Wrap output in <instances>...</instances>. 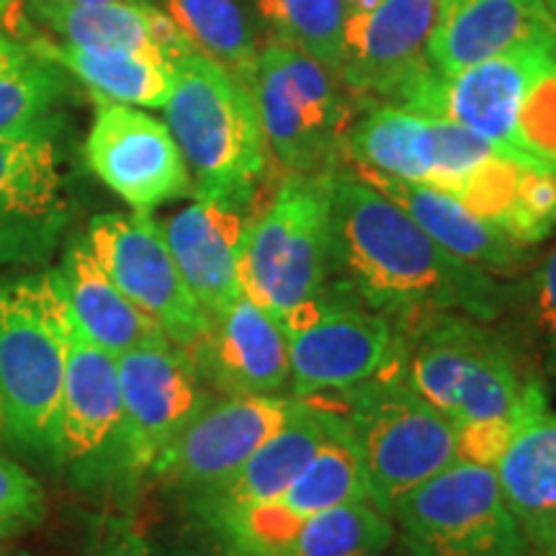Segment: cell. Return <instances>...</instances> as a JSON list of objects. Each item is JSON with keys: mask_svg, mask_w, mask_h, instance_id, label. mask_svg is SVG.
Instances as JSON below:
<instances>
[{"mask_svg": "<svg viewBox=\"0 0 556 556\" xmlns=\"http://www.w3.org/2000/svg\"><path fill=\"white\" fill-rule=\"evenodd\" d=\"M330 281L394 330L435 315L497 323L510 283L451 255L400 204L351 170L330 176Z\"/></svg>", "mask_w": 556, "mask_h": 556, "instance_id": "1", "label": "cell"}, {"mask_svg": "<svg viewBox=\"0 0 556 556\" xmlns=\"http://www.w3.org/2000/svg\"><path fill=\"white\" fill-rule=\"evenodd\" d=\"M387 374L458 430L462 458L495 467L526 417L548 407L546 387L510 340L467 315H435L394 330Z\"/></svg>", "mask_w": 556, "mask_h": 556, "instance_id": "2", "label": "cell"}, {"mask_svg": "<svg viewBox=\"0 0 556 556\" xmlns=\"http://www.w3.org/2000/svg\"><path fill=\"white\" fill-rule=\"evenodd\" d=\"M165 124L191 173L193 197L245 212L268 173L253 90L201 52L180 58Z\"/></svg>", "mask_w": 556, "mask_h": 556, "instance_id": "3", "label": "cell"}, {"mask_svg": "<svg viewBox=\"0 0 556 556\" xmlns=\"http://www.w3.org/2000/svg\"><path fill=\"white\" fill-rule=\"evenodd\" d=\"M67 304L54 274L0 281V428L58 454Z\"/></svg>", "mask_w": 556, "mask_h": 556, "instance_id": "4", "label": "cell"}, {"mask_svg": "<svg viewBox=\"0 0 556 556\" xmlns=\"http://www.w3.org/2000/svg\"><path fill=\"white\" fill-rule=\"evenodd\" d=\"M336 413L364 464L368 503L387 516L409 490L462 458L454 422L387 371L340 392Z\"/></svg>", "mask_w": 556, "mask_h": 556, "instance_id": "5", "label": "cell"}, {"mask_svg": "<svg viewBox=\"0 0 556 556\" xmlns=\"http://www.w3.org/2000/svg\"><path fill=\"white\" fill-rule=\"evenodd\" d=\"M330 176L283 173L274 197L248 219L242 291L281 323L330 283Z\"/></svg>", "mask_w": 556, "mask_h": 556, "instance_id": "6", "label": "cell"}, {"mask_svg": "<svg viewBox=\"0 0 556 556\" xmlns=\"http://www.w3.org/2000/svg\"><path fill=\"white\" fill-rule=\"evenodd\" d=\"M268 152L287 173L323 176L345 163V139L361 114L338 70L287 45L258 54L253 83Z\"/></svg>", "mask_w": 556, "mask_h": 556, "instance_id": "7", "label": "cell"}, {"mask_svg": "<svg viewBox=\"0 0 556 556\" xmlns=\"http://www.w3.org/2000/svg\"><path fill=\"white\" fill-rule=\"evenodd\" d=\"M389 518L413 556H528L495 467L458 458L397 500Z\"/></svg>", "mask_w": 556, "mask_h": 556, "instance_id": "8", "label": "cell"}, {"mask_svg": "<svg viewBox=\"0 0 556 556\" xmlns=\"http://www.w3.org/2000/svg\"><path fill=\"white\" fill-rule=\"evenodd\" d=\"M291 397L345 392L384 371L394 353V325L338 283L283 319Z\"/></svg>", "mask_w": 556, "mask_h": 556, "instance_id": "9", "label": "cell"}, {"mask_svg": "<svg viewBox=\"0 0 556 556\" xmlns=\"http://www.w3.org/2000/svg\"><path fill=\"white\" fill-rule=\"evenodd\" d=\"M86 240L122 294L137 304L170 343L189 351L206 332L208 319L173 258L163 225L150 212L99 214Z\"/></svg>", "mask_w": 556, "mask_h": 556, "instance_id": "10", "label": "cell"}, {"mask_svg": "<svg viewBox=\"0 0 556 556\" xmlns=\"http://www.w3.org/2000/svg\"><path fill=\"white\" fill-rule=\"evenodd\" d=\"M497 152L495 144L462 124L397 106L364 109L345 139L351 168L415 180L446 193H454L471 170Z\"/></svg>", "mask_w": 556, "mask_h": 556, "instance_id": "11", "label": "cell"}, {"mask_svg": "<svg viewBox=\"0 0 556 556\" xmlns=\"http://www.w3.org/2000/svg\"><path fill=\"white\" fill-rule=\"evenodd\" d=\"M448 0H353L338 75L368 106H400L430 67L428 47Z\"/></svg>", "mask_w": 556, "mask_h": 556, "instance_id": "12", "label": "cell"}, {"mask_svg": "<svg viewBox=\"0 0 556 556\" xmlns=\"http://www.w3.org/2000/svg\"><path fill=\"white\" fill-rule=\"evenodd\" d=\"M122 387L119 454L129 471H152L180 430L212 402L184 348L157 340L116 356Z\"/></svg>", "mask_w": 556, "mask_h": 556, "instance_id": "13", "label": "cell"}, {"mask_svg": "<svg viewBox=\"0 0 556 556\" xmlns=\"http://www.w3.org/2000/svg\"><path fill=\"white\" fill-rule=\"evenodd\" d=\"M86 160L96 178L135 212L193 197L191 173L168 124L135 106L96 101Z\"/></svg>", "mask_w": 556, "mask_h": 556, "instance_id": "14", "label": "cell"}, {"mask_svg": "<svg viewBox=\"0 0 556 556\" xmlns=\"http://www.w3.org/2000/svg\"><path fill=\"white\" fill-rule=\"evenodd\" d=\"M299 397H214L160 454L152 475L186 500L238 471L294 413Z\"/></svg>", "mask_w": 556, "mask_h": 556, "instance_id": "15", "label": "cell"}, {"mask_svg": "<svg viewBox=\"0 0 556 556\" xmlns=\"http://www.w3.org/2000/svg\"><path fill=\"white\" fill-rule=\"evenodd\" d=\"M67 214L52 129L0 137V261H45L58 248Z\"/></svg>", "mask_w": 556, "mask_h": 556, "instance_id": "16", "label": "cell"}, {"mask_svg": "<svg viewBox=\"0 0 556 556\" xmlns=\"http://www.w3.org/2000/svg\"><path fill=\"white\" fill-rule=\"evenodd\" d=\"M186 353L219 397H291L287 330L245 291Z\"/></svg>", "mask_w": 556, "mask_h": 556, "instance_id": "17", "label": "cell"}, {"mask_svg": "<svg viewBox=\"0 0 556 556\" xmlns=\"http://www.w3.org/2000/svg\"><path fill=\"white\" fill-rule=\"evenodd\" d=\"M556 62V41H533L477 65L441 75L430 116L451 119L495 144L505 155L516 152V122L531 83Z\"/></svg>", "mask_w": 556, "mask_h": 556, "instance_id": "18", "label": "cell"}, {"mask_svg": "<svg viewBox=\"0 0 556 556\" xmlns=\"http://www.w3.org/2000/svg\"><path fill=\"white\" fill-rule=\"evenodd\" d=\"M330 407L299 400L289 420L268 438L225 482L189 497L191 513L204 528L253 505L270 503L289 490L328 438Z\"/></svg>", "mask_w": 556, "mask_h": 556, "instance_id": "19", "label": "cell"}, {"mask_svg": "<svg viewBox=\"0 0 556 556\" xmlns=\"http://www.w3.org/2000/svg\"><path fill=\"white\" fill-rule=\"evenodd\" d=\"M67 304V302H65ZM119 361L96 345L67 309V368L62 384L58 456L88 464L119 446Z\"/></svg>", "mask_w": 556, "mask_h": 556, "instance_id": "20", "label": "cell"}, {"mask_svg": "<svg viewBox=\"0 0 556 556\" xmlns=\"http://www.w3.org/2000/svg\"><path fill=\"white\" fill-rule=\"evenodd\" d=\"M26 11L62 39L86 50H124L176 65L193 52L189 39L155 5L142 0H26Z\"/></svg>", "mask_w": 556, "mask_h": 556, "instance_id": "21", "label": "cell"}, {"mask_svg": "<svg viewBox=\"0 0 556 556\" xmlns=\"http://www.w3.org/2000/svg\"><path fill=\"white\" fill-rule=\"evenodd\" d=\"M351 173H356L361 180L400 204L438 245L471 266L490 270L495 276H513L533 261V248L518 242L503 227L477 217L446 191L368 168H353Z\"/></svg>", "mask_w": 556, "mask_h": 556, "instance_id": "22", "label": "cell"}, {"mask_svg": "<svg viewBox=\"0 0 556 556\" xmlns=\"http://www.w3.org/2000/svg\"><path fill=\"white\" fill-rule=\"evenodd\" d=\"M248 219L240 208L197 199L163 225L180 276L206 319L217 317L242 294L240 255Z\"/></svg>", "mask_w": 556, "mask_h": 556, "instance_id": "23", "label": "cell"}, {"mask_svg": "<svg viewBox=\"0 0 556 556\" xmlns=\"http://www.w3.org/2000/svg\"><path fill=\"white\" fill-rule=\"evenodd\" d=\"M533 41H556L544 0H448L428 60L441 75H454Z\"/></svg>", "mask_w": 556, "mask_h": 556, "instance_id": "24", "label": "cell"}, {"mask_svg": "<svg viewBox=\"0 0 556 556\" xmlns=\"http://www.w3.org/2000/svg\"><path fill=\"white\" fill-rule=\"evenodd\" d=\"M52 274L78 328L114 356H122L131 348L168 340L155 319L131 304L111 281L86 238L70 242L65 261Z\"/></svg>", "mask_w": 556, "mask_h": 556, "instance_id": "25", "label": "cell"}, {"mask_svg": "<svg viewBox=\"0 0 556 556\" xmlns=\"http://www.w3.org/2000/svg\"><path fill=\"white\" fill-rule=\"evenodd\" d=\"M495 475L528 544L544 548L556 536V413L544 407L513 430Z\"/></svg>", "mask_w": 556, "mask_h": 556, "instance_id": "26", "label": "cell"}, {"mask_svg": "<svg viewBox=\"0 0 556 556\" xmlns=\"http://www.w3.org/2000/svg\"><path fill=\"white\" fill-rule=\"evenodd\" d=\"M54 65L78 78L96 101L139 109H163L173 93L170 62L124 50H86V47H37Z\"/></svg>", "mask_w": 556, "mask_h": 556, "instance_id": "27", "label": "cell"}, {"mask_svg": "<svg viewBox=\"0 0 556 556\" xmlns=\"http://www.w3.org/2000/svg\"><path fill=\"white\" fill-rule=\"evenodd\" d=\"M160 5L193 50L245 86L253 83L261 52L238 0H160Z\"/></svg>", "mask_w": 556, "mask_h": 556, "instance_id": "28", "label": "cell"}, {"mask_svg": "<svg viewBox=\"0 0 556 556\" xmlns=\"http://www.w3.org/2000/svg\"><path fill=\"white\" fill-rule=\"evenodd\" d=\"M283 505L299 520H307L330 507L368 500V482L364 464L351 435L340 420V415L330 407V430L323 446L312 456V462L302 469L281 497Z\"/></svg>", "mask_w": 556, "mask_h": 556, "instance_id": "29", "label": "cell"}, {"mask_svg": "<svg viewBox=\"0 0 556 556\" xmlns=\"http://www.w3.org/2000/svg\"><path fill=\"white\" fill-rule=\"evenodd\" d=\"M397 526L368 500L309 516L278 556H387Z\"/></svg>", "mask_w": 556, "mask_h": 556, "instance_id": "30", "label": "cell"}, {"mask_svg": "<svg viewBox=\"0 0 556 556\" xmlns=\"http://www.w3.org/2000/svg\"><path fill=\"white\" fill-rule=\"evenodd\" d=\"M258 11L274 34V45L294 47L340 67L353 0H258Z\"/></svg>", "mask_w": 556, "mask_h": 556, "instance_id": "31", "label": "cell"}, {"mask_svg": "<svg viewBox=\"0 0 556 556\" xmlns=\"http://www.w3.org/2000/svg\"><path fill=\"white\" fill-rule=\"evenodd\" d=\"M65 96L58 65L39 52L0 70V137L52 129V116Z\"/></svg>", "mask_w": 556, "mask_h": 556, "instance_id": "32", "label": "cell"}, {"mask_svg": "<svg viewBox=\"0 0 556 556\" xmlns=\"http://www.w3.org/2000/svg\"><path fill=\"white\" fill-rule=\"evenodd\" d=\"M507 312H516L526 340L536 348L546 371L556 379V245L523 281L510 283Z\"/></svg>", "mask_w": 556, "mask_h": 556, "instance_id": "33", "label": "cell"}, {"mask_svg": "<svg viewBox=\"0 0 556 556\" xmlns=\"http://www.w3.org/2000/svg\"><path fill=\"white\" fill-rule=\"evenodd\" d=\"M526 163H533V160H518L505 155V152H497V155L484 160L479 168L471 170L451 197L462 201L477 217L492 222V225L503 227L507 232V219H510L513 204H516L520 170H523Z\"/></svg>", "mask_w": 556, "mask_h": 556, "instance_id": "34", "label": "cell"}, {"mask_svg": "<svg viewBox=\"0 0 556 556\" xmlns=\"http://www.w3.org/2000/svg\"><path fill=\"white\" fill-rule=\"evenodd\" d=\"M507 232L528 248L556 232V168L544 163H526L520 170L516 204H513Z\"/></svg>", "mask_w": 556, "mask_h": 556, "instance_id": "35", "label": "cell"}, {"mask_svg": "<svg viewBox=\"0 0 556 556\" xmlns=\"http://www.w3.org/2000/svg\"><path fill=\"white\" fill-rule=\"evenodd\" d=\"M516 152L556 168V62L528 88L518 109Z\"/></svg>", "mask_w": 556, "mask_h": 556, "instance_id": "36", "label": "cell"}, {"mask_svg": "<svg viewBox=\"0 0 556 556\" xmlns=\"http://www.w3.org/2000/svg\"><path fill=\"white\" fill-rule=\"evenodd\" d=\"M45 490L24 467L0 456V539L29 533L45 520Z\"/></svg>", "mask_w": 556, "mask_h": 556, "instance_id": "37", "label": "cell"}, {"mask_svg": "<svg viewBox=\"0 0 556 556\" xmlns=\"http://www.w3.org/2000/svg\"><path fill=\"white\" fill-rule=\"evenodd\" d=\"M93 556H157L155 546L131 526H114L103 536Z\"/></svg>", "mask_w": 556, "mask_h": 556, "instance_id": "38", "label": "cell"}, {"mask_svg": "<svg viewBox=\"0 0 556 556\" xmlns=\"http://www.w3.org/2000/svg\"><path fill=\"white\" fill-rule=\"evenodd\" d=\"M157 556H238L208 536V544H176L170 548H155Z\"/></svg>", "mask_w": 556, "mask_h": 556, "instance_id": "39", "label": "cell"}, {"mask_svg": "<svg viewBox=\"0 0 556 556\" xmlns=\"http://www.w3.org/2000/svg\"><path fill=\"white\" fill-rule=\"evenodd\" d=\"M5 3H9V0H0V70L9 67L11 62H16L18 58H24V54L29 52L24 45H18L16 39H11L9 34H5V29H3V9H5Z\"/></svg>", "mask_w": 556, "mask_h": 556, "instance_id": "40", "label": "cell"}, {"mask_svg": "<svg viewBox=\"0 0 556 556\" xmlns=\"http://www.w3.org/2000/svg\"><path fill=\"white\" fill-rule=\"evenodd\" d=\"M536 554H539V556H556V536H554L552 541H548V544H546L544 548H539Z\"/></svg>", "mask_w": 556, "mask_h": 556, "instance_id": "41", "label": "cell"}, {"mask_svg": "<svg viewBox=\"0 0 556 556\" xmlns=\"http://www.w3.org/2000/svg\"><path fill=\"white\" fill-rule=\"evenodd\" d=\"M387 556H413V554H409L407 548H402L400 544H394L392 548H389V554H387Z\"/></svg>", "mask_w": 556, "mask_h": 556, "instance_id": "42", "label": "cell"}, {"mask_svg": "<svg viewBox=\"0 0 556 556\" xmlns=\"http://www.w3.org/2000/svg\"><path fill=\"white\" fill-rule=\"evenodd\" d=\"M544 5H546L548 16H552V18L556 21V0H544Z\"/></svg>", "mask_w": 556, "mask_h": 556, "instance_id": "43", "label": "cell"}, {"mask_svg": "<svg viewBox=\"0 0 556 556\" xmlns=\"http://www.w3.org/2000/svg\"><path fill=\"white\" fill-rule=\"evenodd\" d=\"M0 556H11V554H5V552H0Z\"/></svg>", "mask_w": 556, "mask_h": 556, "instance_id": "44", "label": "cell"}, {"mask_svg": "<svg viewBox=\"0 0 556 556\" xmlns=\"http://www.w3.org/2000/svg\"><path fill=\"white\" fill-rule=\"evenodd\" d=\"M83 3H93V0H83Z\"/></svg>", "mask_w": 556, "mask_h": 556, "instance_id": "45", "label": "cell"}, {"mask_svg": "<svg viewBox=\"0 0 556 556\" xmlns=\"http://www.w3.org/2000/svg\"><path fill=\"white\" fill-rule=\"evenodd\" d=\"M528 556H539V554H536V552H531V554H528Z\"/></svg>", "mask_w": 556, "mask_h": 556, "instance_id": "46", "label": "cell"}]
</instances>
